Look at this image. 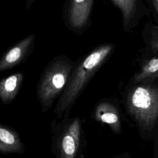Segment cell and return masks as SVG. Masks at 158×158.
I'll list each match as a JSON object with an SVG mask.
<instances>
[{
    "instance_id": "cell-6",
    "label": "cell",
    "mask_w": 158,
    "mask_h": 158,
    "mask_svg": "<svg viewBox=\"0 0 158 158\" xmlns=\"http://www.w3.org/2000/svg\"><path fill=\"white\" fill-rule=\"evenodd\" d=\"M35 38L34 34L28 35L6 51L0 60V71L11 69L19 64L29 54Z\"/></svg>"
},
{
    "instance_id": "cell-10",
    "label": "cell",
    "mask_w": 158,
    "mask_h": 158,
    "mask_svg": "<svg viewBox=\"0 0 158 158\" xmlns=\"http://www.w3.org/2000/svg\"><path fill=\"white\" fill-rule=\"evenodd\" d=\"M145 61L133 76V83L149 82L158 78V53Z\"/></svg>"
},
{
    "instance_id": "cell-9",
    "label": "cell",
    "mask_w": 158,
    "mask_h": 158,
    "mask_svg": "<svg viewBox=\"0 0 158 158\" xmlns=\"http://www.w3.org/2000/svg\"><path fill=\"white\" fill-rule=\"evenodd\" d=\"M23 80V73L19 72L9 75L0 81V98L4 104H9L14 100Z\"/></svg>"
},
{
    "instance_id": "cell-8",
    "label": "cell",
    "mask_w": 158,
    "mask_h": 158,
    "mask_svg": "<svg viewBox=\"0 0 158 158\" xmlns=\"http://www.w3.org/2000/svg\"><path fill=\"white\" fill-rule=\"evenodd\" d=\"M25 151V146L18 133L11 127L2 124L0 126V152L3 154Z\"/></svg>"
},
{
    "instance_id": "cell-5",
    "label": "cell",
    "mask_w": 158,
    "mask_h": 158,
    "mask_svg": "<svg viewBox=\"0 0 158 158\" xmlns=\"http://www.w3.org/2000/svg\"><path fill=\"white\" fill-rule=\"evenodd\" d=\"M93 118L109 126L115 134L122 133V112L117 104L111 99H102L95 106Z\"/></svg>"
},
{
    "instance_id": "cell-4",
    "label": "cell",
    "mask_w": 158,
    "mask_h": 158,
    "mask_svg": "<svg viewBox=\"0 0 158 158\" xmlns=\"http://www.w3.org/2000/svg\"><path fill=\"white\" fill-rule=\"evenodd\" d=\"M72 70V62L67 56L56 57L46 67L37 85V96L43 113L49 110L61 95Z\"/></svg>"
},
{
    "instance_id": "cell-11",
    "label": "cell",
    "mask_w": 158,
    "mask_h": 158,
    "mask_svg": "<svg viewBox=\"0 0 158 158\" xmlns=\"http://www.w3.org/2000/svg\"><path fill=\"white\" fill-rule=\"evenodd\" d=\"M121 11L123 25L126 30L130 27L138 10V0H111Z\"/></svg>"
},
{
    "instance_id": "cell-7",
    "label": "cell",
    "mask_w": 158,
    "mask_h": 158,
    "mask_svg": "<svg viewBox=\"0 0 158 158\" xmlns=\"http://www.w3.org/2000/svg\"><path fill=\"white\" fill-rule=\"evenodd\" d=\"M94 0H71L69 11L68 22L74 29H81L87 23L90 16Z\"/></svg>"
},
{
    "instance_id": "cell-12",
    "label": "cell",
    "mask_w": 158,
    "mask_h": 158,
    "mask_svg": "<svg viewBox=\"0 0 158 158\" xmlns=\"http://www.w3.org/2000/svg\"><path fill=\"white\" fill-rule=\"evenodd\" d=\"M149 44L151 51L158 53V27H154L152 28L151 32Z\"/></svg>"
},
{
    "instance_id": "cell-16",
    "label": "cell",
    "mask_w": 158,
    "mask_h": 158,
    "mask_svg": "<svg viewBox=\"0 0 158 158\" xmlns=\"http://www.w3.org/2000/svg\"><path fill=\"white\" fill-rule=\"evenodd\" d=\"M153 2H154L155 9L158 14V0H153Z\"/></svg>"
},
{
    "instance_id": "cell-13",
    "label": "cell",
    "mask_w": 158,
    "mask_h": 158,
    "mask_svg": "<svg viewBox=\"0 0 158 158\" xmlns=\"http://www.w3.org/2000/svg\"><path fill=\"white\" fill-rule=\"evenodd\" d=\"M153 143V157L158 158V125L156 129L154 138L152 139Z\"/></svg>"
},
{
    "instance_id": "cell-2",
    "label": "cell",
    "mask_w": 158,
    "mask_h": 158,
    "mask_svg": "<svg viewBox=\"0 0 158 158\" xmlns=\"http://www.w3.org/2000/svg\"><path fill=\"white\" fill-rule=\"evenodd\" d=\"M114 49L112 44L100 45L85 56L72 70L67 85L54 107L56 118L69 116L72 107L94 74Z\"/></svg>"
},
{
    "instance_id": "cell-15",
    "label": "cell",
    "mask_w": 158,
    "mask_h": 158,
    "mask_svg": "<svg viewBox=\"0 0 158 158\" xmlns=\"http://www.w3.org/2000/svg\"><path fill=\"white\" fill-rule=\"evenodd\" d=\"M35 0H26V9H29Z\"/></svg>"
},
{
    "instance_id": "cell-1",
    "label": "cell",
    "mask_w": 158,
    "mask_h": 158,
    "mask_svg": "<svg viewBox=\"0 0 158 158\" xmlns=\"http://www.w3.org/2000/svg\"><path fill=\"white\" fill-rule=\"evenodd\" d=\"M123 105L140 138L152 141L158 125V84L149 81L134 84L127 91Z\"/></svg>"
},
{
    "instance_id": "cell-14",
    "label": "cell",
    "mask_w": 158,
    "mask_h": 158,
    "mask_svg": "<svg viewBox=\"0 0 158 158\" xmlns=\"http://www.w3.org/2000/svg\"><path fill=\"white\" fill-rule=\"evenodd\" d=\"M110 158H132L131 154L128 152H125L120 154H117L114 156H112Z\"/></svg>"
},
{
    "instance_id": "cell-3",
    "label": "cell",
    "mask_w": 158,
    "mask_h": 158,
    "mask_svg": "<svg viewBox=\"0 0 158 158\" xmlns=\"http://www.w3.org/2000/svg\"><path fill=\"white\" fill-rule=\"evenodd\" d=\"M51 149L55 158H80L85 133L79 117L55 118L51 124Z\"/></svg>"
}]
</instances>
